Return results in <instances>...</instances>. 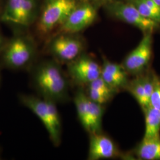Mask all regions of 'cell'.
I'll use <instances>...</instances> for the list:
<instances>
[{
    "label": "cell",
    "mask_w": 160,
    "mask_h": 160,
    "mask_svg": "<svg viewBox=\"0 0 160 160\" xmlns=\"http://www.w3.org/2000/svg\"><path fill=\"white\" fill-rule=\"evenodd\" d=\"M128 74L122 64L114 63L103 58L100 77L116 92L126 90L129 81Z\"/></svg>",
    "instance_id": "obj_13"
},
{
    "label": "cell",
    "mask_w": 160,
    "mask_h": 160,
    "mask_svg": "<svg viewBox=\"0 0 160 160\" xmlns=\"http://www.w3.org/2000/svg\"><path fill=\"white\" fill-rule=\"evenodd\" d=\"M144 17L160 24V7L152 0H126Z\"/></svg>",
    "instance_id": "obj_17"
},
{
    "label": "cell",
    "mask_w": 160,
    "mask_h": 160,
    "mask_svg": "<svg viewBox=\"0 0 160 160\" xmlns=\"http://www.w3.org/2000/svg\"><path fill=\"white\" fill-rule=\"evenodd\" d=\"M149 106L160 110V78L154 75V87L149 99Z\"/></svg>",
    "instance_id": "obj_20"
},
{
    "label": "cell",
    "mask_w": 160,
    "mask_h": 160,
    "mask_svg": "<svg viewBox=\"0 0 160 160\" xmlns=\"http://www.w3.org/2000/svg\"><path fill=\"white\" fill-rule=\"evenodd\" d=\"M86 94L90 100L103 105L108 102L114 96V94L102 92L90 87H88Z\"/></svg>",
    "instance_id": "obj_19"
},
{
    "label": "cell",
    "mask_w": 160,
    "mask_h": 160,
    "mask_svg": "<svg viewBox=\"0 0 160 160\" xmlns=\"http://www.w3.org/2000/svg\"><path fill=\"white\" fill-rule=\"evenodd\" d=\"M19 98L20 102L40 119L53 144L58 146L61 141L62 127L57 103L49 99L30 94L20 95Z\"/></svg>",
    "instance_id": "obj_2"
},
{
    "label": "cell",
    "mask_w": 160,
    "mask_h": 160,
    "mask_svg": "<svg viewBox=\"0 0 160 160\" xmlns=\"http://www.w3.org/2000/svg\"><path fill=\"white\" fill-rule=\"evenodd\" d=\"M4 45H5V44H4V38H3V36L1 34V33L0 32V52L2 51Z\"/></svg>",
    "instance_id": "obj_22"
},
{
    "label": "cell",
    "mask_w": 160,
    "mask_h": 160,
    "mask_svg": "<svg viewBox=\"0 0 160 160\" xmlns=\"http://www.w3.org/2000/svg\"><path fill=\"white\" fill-rule=\"evenodd\" d=\"M156 4L160 7V0H152Z\"/></svg>",
    "instance_id": "obj_23"
},
{
    "label": "cell",
    "mask_w": 160,
    "mask_h": 160,
    "mask_svg": "<svg viewBox=\"0 0 160 160\" xmlns=\"http://www.w3.org/2000/svg\"><path fill=\"white\" fill-rule=\"evenodd\" d=\"M2 52V62L7 68L20 70L28 68L33 62L36 49L30 36L18 34L6 43Z\"/></svg>",
    "instance_id": "obj_3"
},
{
    "label": "cell",
    "mask_w": 160,
    "mask_h": 160,
    "mask_svg": "<svg viewBox=\"0 0 160 160\" xmlns=\"http://www.w3.org/2000/svg\"><path fill=\"white\" fill-rule=\"evenodd\" d=\"M90 135L88 160L108 159L119 156L120 152L110 138L101 132Z\"/></svg>",
    "instance_id": "obj_12"
},
{
    "label": "cell",
    "mask_w": 160,
    "mask_h": 160,
    "mask_svg": "<svg viewBox=\"0 0 160 160\" xmlns=\"http://www.w3.org/2000/svg\"><path fill=\"white\" fill-rule=\"evenodd\" d=\"M103 106V104L94 102L89 99L88 128L87 132L90 134L101 132L104 113Z\"/></svg>",
    "instance_id": "obj_18"
},
{
    "label": "cell",
    "mask_w": 160,
    "mask_h": 160,
    "mask_svg": "<svg viewBox=\"0 0 160 160\" xmlns=\"http://www.w3.org/2000/svg\"><path fill=\"white\" fill-rule=\"evenodd\" d=\"M134 154L139 160H160V137L143 138Z\"/></svg>",
    "instance_id": "obj_14"
},
{
    "label": "cell",
    "mask_w": 160,
    "mask_h": 160,
    "mask_svg": "<svg viewBox=\"0 0 160 160\" xmlns=\"http://www.w3.org/2000/svg\"><path fill=\"white\" fill-rule=\"evenodd\" d=\"M84 47V41L76 34L60 32L52 38L48 49L55 61L68 64L83 53Z\"/></svg>",
    "instance_id": "obj_6"
},
{
    "label": "cell",
    "mask_w": 160,
    "mask_h": 160,
    "mask_svg": "<svg viewBox=\"0 0 160 160\" xmlns=\"http://www.w3.org/2000/svg\"><path fill=\"white\" fill-rule=\"evenodd\" d=\"M88 1L91 2L94 5L97 6L98 8L100 7H104L105 6L118 0H88Z\"/></svg>",
    "instance_id": "obj_21"
},
{
    "label": "cell",
    "mask_w": 160,
    "mask_h": 160,
    "mask_svg": "<svg viewBox=\"0 0 160 160\" xmlns=\"http://www.w3.org/2000/svg\"><path fill=\"white\" fill-rule=\"evenodd\" d=\"M34 87L42 97L55 103L66 101L68 98V81L57 61L49 60L39 63L33 74Z\"/></svg>",
    "instance_id": "obj_1"
},
{
    "label": "cell",
    "mask_w": 160,
    "mask_h": 160,
    "mask_svg": "<svg viewBox=\"0 0 160 160\" xmlns=\"http://www.w3.org/2000/svg\"><path fill=\"white\" fill-rule=\"evenodd\" d=\"M75 106L78 119L83 128L88 131L89 117V98L82 89H79L75 94Z\"/></svg>",
    "instance_id": "obj_16"
},
{
    "label": "cell",
    "mask_w": 160,
    "mask_h": 160,
    "mask_svg": "<svg viewBox=\"0 0 160 160\" xmlns=\"http://www.w3.org/2000/svg\"><path fill=\"white\" fill-rule=\"evenodd\" d=\"M143 112L145 120L143 138L160 137V110L149 106Z\"/></svg>",
    "instance_id": "obj_15"
},
{
    "label": "cell",
    "mask_w": 160,
    "mask_h": 160,
    "mask_svg": "<svg viewBox=\"0 0 160 160\" xmlns=\"http://www.w3.org/2000/svg\"><path fill=\"white\" fill-rule=\"evenodd\" d=\"M97 6L88 0H81L71 12L60 32L77 34L90 26L97 17Z\"/></svg>",
    "instance_id": "obj_9"
},
{
    "label": "cell",
    "mask_w": 160,
    "mask_h": 160,
    "mask_svg": "<svg viewBox=\"0 0 160 160\" xmlns=\"http://www.w3.org/2000/svg\"><path fill=\"white\" fill-rule=\"evenodd\" d=\"M154 73L147 70L129 81L126 88L142 110L149 106V99L154 87Z\"/></svg>",
    "instance_id": "obj_11"
},
{
    "label": "cell",
    "mask_w": 160,
    "mask_h": 160,
    "mask_svg": "<svg viewBox=\"0 0 160 160\" xmlns=\"http://www.w3.org/2000/svg\"><path fill=\"white\" fill-rule=\"evenodd\" d=\"M37 18L36 0H7L1 19L12 25L28 27Z\"/></svg>",
    "instance_id": "obj_7"
},
{
    "label": "cell",
    "mask_w": 160,
    "mask_h": 160,
    "mask_svg": "<svg viewBox=\"0 0 160 160\" xmlns=\"http://www.w3.org/2000/svg\"><path fill=\"white\" fill-rule=\"evenodd\" d=\"M104 8L111 16L137 28L143 33H153L160 29V23L144 17L126 0L116 1Z\"/></svg>",
    "instance_id": "obj_5"
},
{
    "label": "cell",
    "mask_w": 160,
    "mask_h": 160,
    "mask_svg": "<svg viewBox=\"0 0 160 160\" xmlns=\"http://www.w3.org/2000/svg\"><path fill=\"white\" fill-rule=\"evenodd\" d=\"M67 67L70 77L80 85H88L100 77L102 72V66L84 53L68 63Z\"/></svg>",
    "instance_id": "obj_10"
},
{
    "label": "cell",
    "mask_w": 160,
    "mask_h": 160,
    "mask_svg": "<svg viewBox=\"0 0 160 160\" xmlns=\"http://www.w3.org/2000/svg\"><path fill=\"white\" fill-rule=\"evenodd\" d=\"M152 34L143 33L137 46L125 58L122 64L129 74L136 76L148 70L152 55Z\"/></svg>",
    "instance_id": "obj_8"
},
{
    "label": "cell",
    "mask_w": 160,
    "mask_h": 160,
    "mask_svg": "<svg viewBox=\"0 0 160 160\" xmlns=\"http://www.w3.org/2000/svg\"><path fill=\"white\" fill-rule=\"evenodd\" d=\"M81 0H44L37 22V30L46 36L60 29Z\"/></svg>",
    "instance_id": "obj_4"
}]
</instances>
